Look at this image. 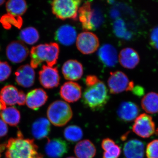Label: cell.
<instances>
[{"instance_id": "cell-41", "label": "cell", "mask_w": 158, "mask_h": 158, "mask_svg": "<svg viewBox=\"0 0 158 158\" xmlns=\"http://www.w3.org/2000/svg\"><path fill=\"white\" fill-rule=\"evenodd\" d=\"M5 2V1H3V0H0V6L3 5L4 3Z\"/></svg>"}, {"instance_id": "cell-35", "label": "cell", "mask_w": 158, "mask_h": 158, "mask_svg": "<svg viewBox=\"0 0 158 158\" xmlns=\"http://www.w3.org/2000/svg\"><path fill=\"white\" fill-rule=\"evenodd\" d=\"M150 39L151 45L154 48L158 50V26L152 31Z\"/></svg>"}, {"instance_id": "cell-36", "label": "cell", "mask_w": 158, "mask_h": 158, "mask_svg": "<svg viewBox=\"0 0 158 158\" xmlns=\"http://www.w3.org/2000/svg\"><path fill=\"white\" fill-rule=\"evenodd\" d=\"M99 81L98 78L94 75L88 76L85 79V84L87 87L92 86Z\"/></svg>"}, {"instance_id": "cell-13", "label": "cell", "mask_w": 158, "mask_h": 158, "mask_svg": "<svg viewBox=\"0 0 158 158\" xmlns=\"http://www.w3.org/2000/svg\"><path fill=\"white\" fill-rule=\"evenodd\" d=\"M68 144L60 138L48 139L46 144L45 152L50 158H61L68 152Z\"/></svg>"}, {"instance_id": "cell-37", "label": "cell", "mask_w": 158, "mask_h": 158, "mask_svg": "<svg viewBox=\"0 0 158 158\" xmlns=\"http://www.w3.org/2000/svg\"><path fill=\"white\" fill-rule=\"evenodd\" d=\"M115 144L116 143L112 139L109 138H105L102 141V149L105 151L110 146Z\"/></svg>"}, {"instance_id": "cell-19", "label": "cell", "mask_w": 158, "mask_h": 158, "mask_svg": "<svg viewBox=\"0 0 158 158\" xmlns=\"http://www.w3.org/2000/svg\"><path fill=\"white\" fill-rule=\"evenodd\" d=\"M48 98L47 94L43 89L36 88L26 95V103L30 109L37 110L45 104Z\"/></svg>"}, {"instance_id": "cell-2", "label": "cell", "mask_w": 158, "mask_h": 158, "mask_svg": "<svg viewBox=\"0 0 158 158\" xmlns=\"http://www.w3.org/2000/svg\"><path fill=\"white\" fill-rule=\"evenodd\" d=\"M110 98L106 86L99 80L85 89L83 94V102L92 111H100L103 110Z\"/></svg>"}, {"instance_id": "cell-26", "label": "cell", "mask_w": 158, "mask_h": 158, "mask_svg": "<svg viewBox=\"0 0 158 158\" xmlns=\"http://www.w3.org/2000/svg\"><path fill=\"white\" fill-rule=\"evenodd\" d=\"M6 9L8 14L15 17H21L27 9L26 1L23 0H11L6 3Z\"/></svg>"}, {"instance_id": "cell-5", "label": "cell", "mask_w": 158, "mask_h": 158, "mask_svg": "<svg viewBox=\"0 0 158 158\" xmlns=\"http://www.w3.org/2000/svg\"><path fill=\"white\" fill-rule=\"evenodd\" d=\"M81 2L79 0H55L51 3L52 11L59 19L76 21Z\"/></svg>"}, {"instance_id": "cell-29", "label": "cell", "mask_w": 158, "mask_h": 158, "mask_svg": "<svg viewBox=\"0 0 158 158\" xmlns=\"http://www.w3.org/2000/svg\"><path fill=\"white\" fill-rule=\"evenodd\" d=\"M63 133L65 139L71 142L80 141L83 137L81 128L76 125L69 126L65 128Z\"/></svg>"}, {"instance_id": "cell-20", "label": "cell", "mask_w": 158, "mask_h": 158, "mask_svg": "<svg viewBox=\"0 0 158 158\" xmlns=\"http://www.w3.org/2000/svg\"><path fill=\"white\" fill-rule=\"evenodd\" d=\"M55 37L61 44L65 46L71 45L77 40V31L72 26L65 25L61 26L57 30Z\"/></svg>"}, {"instance_id": "cell-23", "label": "cell", "mask_w": 158, "mask_h": 158, "mask_svg": "<svg viewBox=\"0 0 158 158\" xmlns=\"http://www.w3.org/2000/svg\"><path fill=\"white\" fill-rule=\"evenodd\" d=\"M51 130L50 122L48 119L44 117L38 118L32 124V135L38 140L47 137L50 133Z\"/></svg>"}, {"instance_id": "cell-7", "label": "cell", "mask_w": 158, "mask_h": 158, "mask_svg": "<svg viewBox=\"0 0 158 158\" xmlns=\"http://www.w3.org/2000/svg\"><path fill=\"white\" fill-rule=\"evenodd\" d=\"M108 85L110 93L113 94L132 90L134 88L133 82L130 81L125 74L119 71L110 73Z\"/></svg>"}, {"instance_id": "cell-1", "label": "cell", "mask_w": 158, "mask_h": 158, "mask_svg": "<svg viewBox=\"0 0 158 158\" xmlns=\"http://www.w3.org/2000/svg\"><path fill=\"white\" fill-rule=\"evenodd\" d=\"M6 148V158H44L34 140L24 138L21 133L9 139Z\"/></svg>"}, {"instance_id": "cell-21", "label": "cell", "mask_w": 158, "mask_h": 158, "mask_svg": "<svg viewBox=\"0 0 158 158\" xmlns=\"http://www.w3.org/2000/svg\"><path fill=\"white\" fill-rule=\"evenodd\" d=\"M118 60L120 64L124 68L133 69L138 65L140 58L135 50L131 48H126L120 51Z\"/></svg>"}, {"instance_id": "cell-40", "label": "cell", "mask_w": 158, "mask_h": 158, "mask_svg": "<svg viewBox=\"0 0 158 158\" xmlns=\"http://www.w3.org/2000/svg\"><path fill=\"white\" fill-rule=\"evenodd\" d=\"M5 146L3 144H0V157H1V152L5 149Z\"/></svg>"}, {"instance_id": "cell-6", "label": "cell", "mask_w": 158, "mask_h": 158, "mask_svg": "<svg viewBox=\"0 0 158 158\" xmlns=\"http://www.w3.org/2000/svg\"><path fill=\"white\" fill-rule=\"evenodd\" d=\"M79 18L83 29L91 31L98 27L100 24L101 15L98 10L93 9L90 2L84 3L78 10Z\"/></svg>"}, {"instance_id": "cell-12", "label": "cell", "mask_w": 158, "mask_h": 158, "mask_svg": "<svg viewBox=\"0 0 158 158\" xmlns=\"http://www.w3.org/2000/svg\"><path fill=\"white\" fill-rule=\"evenodd\" d=\"M6 56L11 62L19 63L24 61L29 54L28 48L20 41H14L8 44L6 49Z\"/></svg>"}, {"instance_id": "cell-25", "label": "cell", "mask_w": 158, "mask_h": 158, "mask_svg": "<svg viewBox=\"0 0 158 158\" xmlns=\"http://www.w3.org/2000/svg\"><path fill=\"white\" fill-rule=\"evenodd\" d=\"M141 107L146 112L154 114L158 112V94L151 92L148 93L141 100Z\"/></svg>"}, {"instance_id": "cell-28", "label": "cell", "mask_w": 158, "mask_h": 158, "mask_svg": "<svg viewBox=\"0 0 158 158\" xmlns=\"http://www.w3.org/2000/svg\"><path fill=\"white\" fill-rule=\"evenodd\" d=\"M19 36L22 41L30 45L36 43L40 38L38 31L33 27L23 29L20 32Z\"/></svg>"}, {"instance_id": "cell-11", "label": "cell", "mask_w": 158, "mask_h": 158, "mask_svg": "<svg viewBox=\"0 0 158 158\" xmlns=\"http://www.w3.org/2000/svg\"><path fill=\"white\" fill-rule=\"evenodd\" d=\"M39 75L40 82L44 88L52 89L59 85L60 77L57 67L43 65L40 71Z\"/></svg>"}, {"instance_id": "cell-30", "label": "cell", "mask_w": 158, "mask_h": 158, "mask_svg": "<svg viewBox=\"0 0 158 158\" xmlns=\"http://www.w3.org/2000/svg\"><path fill=\"white\" fill-rule=\"evenodd\" d=\"M1 22L6 29L9 28L11 25L20 28L22 25L23 20L21 17H15L11 15L7 14L2 17Z\"/></svg>"}, {"instance_id": "cell-3", "label": "cell", "mask_w": 158, "mask_h": 158, "mask_svg": "<svg viewBox=\"0 0 158 158\" xmlns=\"http://www.w3.org/2000/svg\"><path fill=\"white\" fill-rule=\"evenodd\" d=\"M59 54V44L56 43L40 44L32 48L30 53L31 65L37 68L42 62L52 67L57 63Z\"/></svg>"}, {"instance_id": "cell-14", "label": "cell", "mask_w": 158, "mask_h": 158, "mask_svg": "<svg viewBox=\"0 0 158 158\" xmlns=\"http://www.w3.org/2000/svg\"><path fill=\"white\" fill-rule=\"evenodd\" d=\"M15 81L18 85L28 88L34 85L35 73L34 69L28 64L20 66L15 72Z\"/></svg>"}, {"instance_id": "cell-42", "label": "cell", "mask_w": 158, "mask_h": 158, "mask_svg": "<svg viewBox=\"0 0 158 158\" xmlns=\"http://www.w3.org/2000/svg\"><path fill=\"white\" fill-rule=\"evenodd\" d=\"M156 133L157 135H158V128L157 129V130H156Z\"/></svg>"}, {"instance_id": "cell-27", "label": "cell", "mask_w": 158, "mask_h": 158, "mask_svg": "<svg viewBox=\"0 0 158 158\" xmlns=\"http://www.w3.org/2000/svg\"><path fill=\"white\" fill-rule=\"evenodd\" d=\"M0 116L4 122L11 126H17L20 120L19 111L14 107L6 108L2 110Z\"/></svg>"}, {"instance_id": "cell-15", "label": "cell", "mask_w": 158, "mask_h": 158, "mask_svg": "<svg viewBox=\"0 0 158 158\" xmlns=\"http://www.w3.org/2000/svg\"><path fill=\"white\" fill-rule=\"evenodd\" d=\"M60 94L65 101L69 103L75 102L81 97L82 88L76 82H65L60 88Z\"/></svg>"}, {"instance_id": "cell-18", "label": "cell", "mask_w": 158, "mask_h": 158, "mask_svg": "<svg viewBox=\"0 0 158 158\" xmlns=\"http://www.w3.org/2000/svg\"><path fill=\"white\" fill-rule=\"evenodd\" d=\"M139 107L135 103L123 102L119 105L117 110V115L120 120L129 122L138 117Z\"/></svg>"}, {"instance_id": "cell-32", "label": "cell", "mask_w": 158, "mask_h": 158, "mask_svg": "<svg viewBox=\"0 0 158 158\" xmlns=\"http://www.w3.org/2000/svg\"><path fill=\"white\" fill-rule=\"evenodd\" d=\"M120 154V148L115 144L105 151L102 158H118Z\"/></svg>"}, {"instance_id": "cell-24", "label": "cell", "mask_w": 158, "mask_h": 158, "mask_svg": "<svg viewBox=\"0 0 158 158\" xmlns=\"http://www.w3.org/2000/svg\"><path fill=\"white\" fill-rule=\"evenodd\" d=\"M74 153L78 158H94L96 153V148L91 141L86 139L77 144Z\"/></svg>"}, {"instance_id": "cell-43", "label": "cell", "mask_w": 158, "mask_h": 158, "mask_svg": "<svg viewBox=\"0 0 158 158\" xmlns=\"http://www.w3.org/2000/svg\"><path fill=\"white\" fill-rule=\"evenodd\" d=\"M66 158H77L75 157H74L71 156V157H68Z\"/></svg>"}, {"instance_id": "cell-34", "label": "cell", "mask_w": 158, "mask_h": 158, "mask_svg": "<svg viewBox=\"0 0 158 158\" xmlns=\"http://www.w3.org/2000/svg\"><path fill=\"white\" fill-rule=\"evenodd\" d=\"M113 30L116 36L118 37H123L125 34V27L123 21L118 19L116 21L113 25Z\"/></svg>"}, {"instance_id": "cell-8", "label": "cell", "mask_w": 158, "mask_h": 158, "mask_svg": "<svg viewBox=\"0 0 158 158\" xmlns=\"http://www.w3.org/2000/svg\"><path fill=\"white\" fill-rule=\"evenodd\" d=\"M77 48L85 55L93 53L99 46L97 36L92 32L85 31L79 34L76 40Z\"/></svg>"}, {"instance_id": "cell-10", "label": "cell", "mask_w": 158, "mask_h": 158, "mask_svg": "<svg viewBox=\"0 0 158 158\" xmlns=\"http://www.w3.org/2000/svg\"><path fill=\"white\" fill-rule=\"evenodd\" d=\"M0 99L6 105L14 106L18 104L19 106H23L26 103V95L16 87L9 85L5 86L1 90Z\"/></svg>"}, {"instance_id": "cell-9", "label": "cell", "mask_w": 158, "mask_h": 158, "mask_svg": "<svg viewBox=\"0 0 158 158\" xmlns=\"http://www.w3.org/2000/svg\"><path fill=\"white\" fill-rule=\"evenodd\" d=\"M132 130L141 138H149L155 132V125L152 117L145 113L141 114L136 118Z\"/></svg>"}, {"instance_id": "cell-4", "label": "cell", "mask_w": 158, "mask_h": 158, "mask_svg": "<svg viewBox=\"0 0 158 158\" xmlns=\"http://www.w3.org/2000/svg\"><path fill=\"white\" fill-rule=\"evenodd\" d=\"M50 122L56 127H62L70 121L73 116L71 108L67 103L61 100L52 103L47 110Z\"/></svg>"}, {"instance_id": "cell-17", "label": "cell", "mask_w": 158, "mask_h": 158, "mask_svg": "<svg viewBox=\"0 0 158 158\" xmlns=\"http://www.w3.org/2000/svg\"><path fill=\"white\" fill-rule=\"evenodd\" d=\"M99 59L106 67H114L118 62L117 51L110 44H105L99 48L98 52Z\"/></svg>"}, {"instance_id": "cell-39", "label": "cell", "mask_w": 158, "mask_h": 158, "mask_svg": "<svg viewBox=\"0 0 158 158\" xmlns=\"http://www.w3.org/2000/svg\"><path fill=\"white\" fill-rule=\"evenodd\" d=\"M6 105L5 104V103L0 99V111H1V110H4V109H6Z\"/></svg>"}, {"instance_id": "cell-38", "label": "cell", "mask_w": 158, "mask_h": 158, "mask_svg": "<svg viewBox=\"0 0 158 158\" xmlns=\"http://www.w3.org/2000/svg\"><path fill=\"white\" fill-rule=\"evenodd\" d=\"M8 131V127L6 123L0 118V138L4 137Z\"/></svg>"}, {"instance_id": "cell-22", "label": "cell", "mask_w": 158, "mask_h": 158, "mask_svg": "<svg viewBox=\"0 0 158 158\" xmlns=\"http://www.w3.org/2000/svg\"><path fill=\"white\" fill-rule=\"evenodd\" d=\"M123 153L126 158H143L144 153V143L137 139L129 140L124 144Z\"/></svg>"}, {"instance_id": "cell-33", "label": "cell", "mask_w": 158, "mask_h": 158, "mask_svg": "<svg viewBox=\"0 0 158 158\" xmlns=\"http://www.w3.org/2000/svg\"><path fill=\"white\" fill-rule=\"evenodd\" d=\"M11 73V68L6 62L0 61V82L7 80L10 76Z\"/></svg>"}, {"instance_id": "cell-31", "label": "cell", "mask_w": 158, "mask_h": 158, "mask_svg": "<svg viewBox=\"0 0 158 158\" xmlns=\"http://www.w3.org/2000/svg\"><path fill=\"white\" fill-rule=\"evenodd\" d=\"M148 158H158V140H154L148 144L146 148Z\"/></svg>"}, {"instance_id": "cell-16", "label": "cell", "mask_w": 158, "mask_h": 158, "mask_svg": "<svg viewBox=\"0 0 158 158\" xmlns=\"http://www.w3.org/2000/svg\"><path fill=\"white\" fill-rule=\"evenodd\" d=\"M84 69L82 64L76 60H69L63 64L62 73L66 80L71 81L79 80L83 76Z\"/></svg>"}]
</instances>
